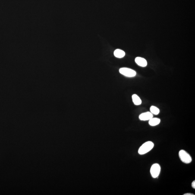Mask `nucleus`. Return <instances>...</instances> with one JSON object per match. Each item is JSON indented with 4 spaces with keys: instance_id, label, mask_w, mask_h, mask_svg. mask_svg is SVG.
I'll list each match as a JSON object with an SVG mask.
<instances>
[{
    "instance_id": "39448f33",
    "label": "nucleus",
    "mask_w": 195,
    "mask_h": 195,
    "mask_svg": "<svg viewBox=\"0 0 195 195\" xmlns=\"http://www.w3.org/2000/svg\"><path fill=\"white\" fill-rule=\"evenodd\" d=\"M152 118H153V114L149 112L143 113L141 114L139 117V119L142 121H149Z\"/></svg>"
},
{
    "instance_id": "20e7f679",
    "label": "nucleus",
    "mask_w": 195,
    "mask_h": 195,
    "mask_svg": "<svg viewBox=\"0 0 195 195\" xmlns=\"http://www.w3.org/2000/svg\"><path fill=\"white\" fill-rule=\"evenodd\" d=\"M119 72L123 75L130 77H134L136 75L135 71L131 69L127 68H123L120 69Z\"/></svg>"
},
{
    "instance_id": "f03ea898",
    "label": "nucleus",
    "mask_w": 195,
    "mask_h": 195,
    "mask_svg": "<svg viewBox=\"0 0 195 195\" xmlns=\"http://www.w3.org/2000/svg\"><path fill=\"white\" fill-rule=\"evenodd\" d=\"M179 157L181 161L185 164H189L191 163L192 158L189 154L185 150H181L179 152Z\"/></svg>"
},
{
    "instance_id": "6e6552de",
    "label": "nucleus",
    "mask_w": 195,
    "mask_h": 195,
    "mask_svg": "<svg viewBox=\"0 0 195 195\" xmlns=\"http://www.w3.org/2000/svg\"><path fill=\"white\" fill-rule=\"evenodd\" d=\"M132 98L133 102L134 103L135 105H139L141 104V100L137 95L133 94L132 96Z\"/></svg>"
},
{
    "instance_id": "f8f14e48",
    "label": "nucleus",
    "mask_w": 195,
    "mask_h": 195,
    "mask_svg": "<svg viewBox=\"0 0 195 195\" xmlns=\"http://www.w3.org/2000/svg\"><path fill=\"white\" fill-rule=\"evenodd\" d=\"M184 195H194V194H192V193H186V194H183Z\"/></svg>"
},
{
    "instance_id": "9d476101",
    "label": "nucleus",
    "mask_w": 195,
    "mask_h": 195,
    "mask_svg": "<svg viewBox=\"0 0 195 195\" xmlns=\"http://www.w3.org/2000/svg\"><path fill=\"white\" fill-rule=\"evenodd\" d=\"M150 111L152 114L157 115L159 113L160 110L159 108L154 106H152L150 108Z\"/></svg>"
},
{
    "instance_id": "0eeeda50",
    "label": "nucleus",
    "mask_w": 195,
    "mask_h": 195,
    "mask_svg": "<svg viewBox=\"0 0 195 195\" xmlns=\"http://www.w3.org/2000/svg\"><path fill=\"white\" fill-rule=\"evenodd\" d=\"M114 55L116 58H122L125 55V52L122 50L116 49L114 51Z\"/></svg>"
},
{
    "instance_id": "9b49d317",
    "label": "nucleus",
    "mask_w": 195,
    "mask_h": 195,
    "mask_svg": "<svg viewBox=\"0 0 195 195\" xmlns=\"http://www.w3.org/2000/svg\"><path fill=\"white\" fill-rule=\"evenodd\" d=\"M192 187L193 189H195V180H194V181L192 183Z\"/></svg>"
},
{
    "instance_id": "1a4fd4ad",
    "label": "nucleus",
    "mask_w": 195,
    "mask_h": 195,
    "mask_svg": "<svg viewBox=\"0 0 195 195\" xmlns=\"http://www.w3.org/2000/svg\"><path fill=\"white\" fill-rule=\"evenodd\" d=\"M161 120L158 118H153L149 120V124L152 126H155L159 124L160 123Z\"/></svg>"
},
{
    "instance_id": "7ed1b4c3",
    "label": "nucleus",
    "mask_w": 195,
    "mask_h": 195,
    "mask_svg": "<svg viewBox=\"0 0 195 195\" xmlns=\"http://www.w3.org/2000/svg\"><path fill=\"white\" fill-rule=\"evenodd\" d=\"M161 170V167L159 164L155 163L151 167L150 172L152 177L154 178H157L159 176Z\"/></svg>"
},
{
    "instance_id": "423d86ee",
    "label": "nucleus",
    "mask_w": 195,
    "mask_h": 195,
    "mask_svg": "<svg viewBox=\"0 0 195 195\" xmlns=\"http://www.w3.org/2000/svg\"><path fill=\"white\" fill-rule=\"evenodd\" d=\"M135 62L138 65L142 67H145L147 65V61L144 58L138 57L135 59Z\"/></svg>"
},
{
    "instance_id": "f257e3e1",
    "label": "nucleus",
    "mask_w": 195,
    "mask_h": 195,
    "mask_svg": "<svg viewBox=\"0 0 195 195\" xmlns=\"http://www.w3.org/2000/svg\"><path fill=\"white\" fill-rule=\"evenodd\" d=\"M154 143L152 141H147L142 145L139 148L138 152L140 155H144L153 149Z\"/></svg>"
}]
</instances>
